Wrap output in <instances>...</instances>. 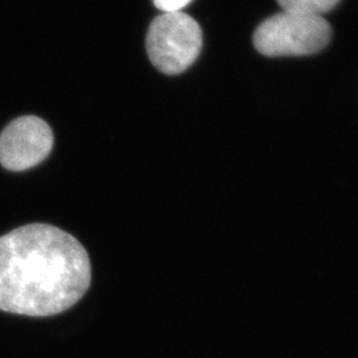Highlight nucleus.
<instances>
[{
    "label": "nucleus",
    "instance_id": "nucleus-1",
    "mask_svg": "<svg viewBox=\"0 0 358 358\" xmlns=\"http://www.w3.org/2000/svg\"><path fill=\"white\" fill-rule=\"evenodd\" d=\"M83 244L55 226L35 223L0 238V310L47 317L73 307L90 289Z\"/></svg>",
    "mask_w": 358,
    "mask_h": 358
},
{
    "label": "nucleus",
    "instance_id": "nucleus-2",
    "mask_svg": "<svg viewBox=\"0 0 358 358\" xmlns=\"http://www.w3.org/2000/svg\"><path fill=\"white\" fill-rule=\"evenodd\" d=\"M331 38L332 28L322 16L282 10L256 28L254 45L269 57L307 56L322 51Z\"/></svg>",
    "mask_w": 358,
    "mask_h": 358
},
{
    "label": "nucleus",
    "instance_id": "nucleus-3",
    "mask_svg": "<svg viewBox=\"0 0 358 358\" xmlns=\"http://www.w3.org/2000/svg\"><path fill=\"white\" fill-rule=\"evenodd\" d=\"M203 45L199 24L182 13H162L149 27L146 51L154 66L169 76L189 69Z\"/></svg>",
    "mask_w": 358,
    "mask_h": 358
},
{
    "label": "nucleus",
    "instance_id": "nucleus-4",
    "mask_svg": "<svg viewBox=\"0 0 358 358\" xmlns=\"http://www.w3.org/2000/svg\"><path fill=\"white\" fill-rule=\"evenodd\" d=\"M52 148L51 127L40 117L23 115L0 134V164L10 171H24L41 164Z\"/></svg>",
    "mask_w": 358,
    "mask_h": 358
},
{
    "label": "nucleus",
    "instance_id": "nucleus-5",
    "mask_svg": "<svg viewBox=\"0 0 358 358\" xmlns=\"http://www.w3.org/2000/svg\"><path fill=\"white\" fill-rule=\"evenodd\" d=\"M340 0H278L282 11L322 16L333 10Z\"/></svg>",
    "mask_w": 358,
    "mask_h": 358
},
{
    "label": "nucleus",
    "instance_id": "nucleus-6",
    "mask_svg": "<svg viewBox=\"0 0 358 358\" xmlns=\"http://www.w3.org/2000/svg\"><path fill=\"white\" fill-rule=\"evenodd\" d=\"M154 6L164 13H180L192 0H153Z\"/></svg>",
    "mask_w": 358,
    "mask_h": 358
}]
</instances>
